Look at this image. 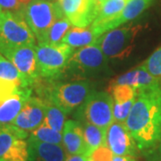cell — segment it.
<instances>
[{
	"instance_id": "cell-1",
	"label": "cell",
	"mask_w": 161,
	"mask_h": 161,
	"mask_svg": "<svg viewBox=\"0 0 161 161\" xmlns=\"http://www.w3.org/2000/svg\"><path fill=\"white\" fill-rule=\"evenodd\" d=\"M139 150L146 151L161 142V81L138 89L125 121Z\"/></svg>"
},
{
	"instance_id": "cell-2",
	"label": "cell",
	"mask_w": 161,
	"mask_h": 161,
	"mask_svg": "<svg viewBox=\"0 0 161 161\" xmlns=\"http://www.w3.org/2000/svg\"><path fill=\"white\" fill-rule=\"evenodd\" d=\"M22 13L39 43L45 42L50 27L64 16L59 3L48 0H32L23 6Z\"/></svg>"
},
{
	"instance_id": "cell-3",
	"label": "cell",
	"mask_w": 161,
	"mask_h": 161,
	"mask_svg": "<svg viewBox=\"0 0 161 161\" xmlns=\"http://www.w3.org/2000/svg\"><path fill=\"white\" fill-rule=\"evenodd\" d=\"M40 77L56 79L66 69L75 48L60 42L58 44L39 43L35 47Z\"/></svg>"
},
{
	"instance_id": "cell-4",
	"label": "cell",
	"mask_w": 161,
	"mask_h": 161,
	"mask_svg": "<svg viewBox=\"0 0 161 161\" xmlns=\"http://www.w3.org/2000/svg\"><path fill=\"white\" fill-rule=\"evenodd\" d=\"M142 29V26L138 24L117 27L100 35L95 43L107 58L123 59L131 54L135 38Z\"/></svg>"
},
{
	"instance_id": "cell-5",
	"label": "cell",
	"mask_w": 161,
	"mask_h": 161,
	"mask_svg": "<svg viewBox=\"0 0 161 161\" xmlns=\"http://www.w3.org/2000/svg\"><path fill=\"white\" fill-rule=\"evenodd\" d=\"M91 91V83L85 80L58 83L46 90V100L56 104L67 114L84 103Z\"/></svg>"
},
{
	"instance_id": "cell-6",
	"label": "cell",
	"mask_w": 161,
	"mask_h": 161,
	"mask_svg": "<svg viewBox=\"0 0 161 161\" xmlns=\"http://www.w3.org/2000/svg\"><path fill=\"white\" fill-rule=\"evenodd\" d=\"M113 106L114 101L110 94L105 92H92L80 108V118L107 130L114 122Z\"/></svg>"
},
{
	"instance_id": "cell-7",
	"label": "cell",
	"mask_w": 161,
	"mask_h": 161,
	"mask_svg": "<svg viewBox=\"0 0 161 161\" xmlns=\"http://www.w3.org/2000/svg\"><path fill=\"white\" fill-rule=\"evenodd\" d=\"M0 42L12 46H35V35L19 12H4L0 28Z\"/></svg>"
},
{
	"instance_id": "cell-8",
	"label": "cell",
	"mask_w": 161,
	"mask_h": 161,
	"mask_svg": "<svg viewBox=\"0 0 161 161\" xmlns=\"http://www.w3.org/2000/svg\"><path fill=\"white\" fill-rule=\"evenodd\" d=\"M35 47L12 46L0 42V53L14 64L29 87L40 77Z\"/></svg>"
},
{
	"instance_id": "cell-9",
	"label": "cell",
	"mask_w": 161,
	"mask_h": 161,
	"mask_svg": "<svg viewBox=\"0 0 161 161\" xmlns=\"http://www.w3.org/2000/svg\"><path fill=\"white\" fill-rule=\"evenodd\" d=\"M107 57L95 42L73 53L66 69L78 75H92L107 68Z\"/></svg>"
},
{
	"instance_id": "cell-10",
	"label": "cell",
	"mask_w": 161,
	"mask_h": 161,
	"mask_svg": "<svg viewBox=\"0 0 161 161\" xmlns=\"http://www.w3.org/2000/svg\"><path fill=\"white\" fill-rule=\"evenodd\" d=\"M106 146L115 156L138 155V146L125 123L114 121L106 132Z\"/></svg>"
},
{
	"instance_id": "cell-11",
	"label": "cell",
	"mask_w": 161,
	"mask_h": 161,
	"mask_svg": "<svg viewBox=\"0 0 161 161\" xmlns=\"http://www.w3.org/2000/svg\"><path fill=\"white\" fill-rule=\"evenodd\" d=\"M64 16L75 27L91 26L98 15L94 0H58Z\"/></svg>"
},
{
	"instance_id": "cell-12",
	"label": "cell",
	"mask_w": 161,
	"mask_h": 161,
	"mask_svg": "<svg viewBox=\"0 0 161 161\" xmlns=\"http://www.w3.org/2000/svg\"><path fill=\"white\" fill-rule=\"evenodd\" d=\"M47 105L44 99L31 97L10 125L26 132H31L45 120Z\"/></svg>"
},
{
	"instance_id": "cell-13",
	"label": "cell",
	"mask_w": 161,
	"mask_h": 161,
	"mask_svg": "<svg viewBox=\"0 0 161 161\" xmlns=\"http://www.w3.org/2000/svg\"><path fill=\"white\" fill-rule=\"evenodd\" d=\"M63 146L68 155H84L89 158L82 127L78 121L65 122L63 130Z\"/></svg>"
},
{
	"instance_id": "cell-14",
	"label": "cell",
	"mask_w": 161,
	"mask_h": 161,
	"mask_svg": "<svg viewBox=\"0 0 161 161\" xmlns=\"http://www.w3.org/2000/svg\"><path fill=\"white\" fill-rule=\"evenodd\" d=\"M30 161H65L67 153L62 144L28 140Z\"/></svg>"
},
{
	"instance_id": "cell-15",
	"label": "cell",
	"mask_w": 161,
	"mask_h": 161,
	"mask_svg": "<svg viewBox=\"0 0 161 161\" xmlns=\"http://www.w3.org/2000/svg\"><path fill=\"white\" fill-rule=\"evenodd\" d=\"M31 97V90L30 88H23L16 94L0 102V125H10Z\"/></svg>"
},
{
	"instance_id": "cell-16",
	"label": "cell",
	"mask_w": 161,
	"mask_h": 161,
	"mask_svg": "<svg viewBox=\"0 0 161 161\" xmlns=\"http://www.w3.org/2000/svg\"><path fill=\"white\" fill-rule=\"evenodd\" d=\"M152 2L153 0H128L123 11L113 21L107 23L102 28L101 35L138 17L152 4Z\"/></svg>"
},
{
	"instance_id": "cell-17",
	"label": "cell",
	"mask_w": 161,
	"mask_h": 161,
	"mask_svg": "<svg viewBox=\"0 0 161 161\" xmlns=\"http://www.w3.org/2000/svg\"><path fill=\"white\" fill-rule=\"evenodd\" d=\"M160 81L161 78L156 77L150 74L141 64L136 69L129 71L123 75L118 76L115 80H112L110 84L128 85V86L134 87L136 89H141V88L154 85Z\"/></svg>"
},
{
	"instance_id": "cell-18",
	"label": "cell",
	"mask_w": 161,
	"mask_h": 161,
	"mask_svg": "<svg viewBox=\"0 0 161 161\" xmlns=\"http://www.w3.org/2000/svg\"><path fill=\"white\" fill-rule=\"evenodd\" d=\"M127 2L128 0H107L104 3L96 19L91 24V28L98 38L101 35L102 28L123 11Z\"/></svg>"
},
{
	"instance_id": "cell-19",
	"label": "cell",
	"mask_w": 161,
	"mask_h": 161,
	"mask_svg": "<svg viewBox=\"0 0 161 161\" xmlns=\"http://www.w3.org/2000/svg\"><path fill=\"white\" fill-rule=\"evenodd\" d=\"M98 39V37L94 34L91 26L85 28L75 27L71 28L68 32L63 38L61 42L69 45L72 47H82L88 45L93 44Z\"/></svg>"
},
{
	"instance_id": "cell-20",
	"label": "cell",
	"mask_w": 161,
	"mask_h": 161,
	"mask_svg": "<svg viewBox=\"0 0 161 161\" xmlns=\"http://www.w3.org/2000/svg\"><path fill=\"white\" fill-rule=\"evenodd\" d=\"M82 127L83 137L86 143L89 156L92 151L100 146H106V132L107 130L96 126L92 124L82 121L80 124Z\"/></svg>"
},
{
	"instance_id": "cell-21",
	"label": "cell",
	"mask_w": 161,
	"mask_h": 161,
	"mask_svg": "<svg viewBox=\"0 0 161 161\" xmlns=\"http://www.w3.org/2000/svg\"><path fill=\"white\" fill-rule=\"evenodd\" d=\"M29 133L12 125H0V158H2L17 139H26Z\"/></svg>"
},
{
	"instance_id": "cell-22",
	"label": "cell",
	"mask_w": 161,
	"mask_h": 161,
	"mask_svg": "<svg viewBox=\"0 0 161 161\" xmlns=\"http://www.w3.org/2000/svg\"><path fill=\"white\" fill-rule=\"evenodd\" d=\"M44 100L47 105L46 116H45L44 123L47 125L51 127L52 129L62 133L64 124H65L64 121H65L66 113L51 101L46 100V99Z\"/></svg>"
},
{
	"instance_id": "cell-23",
	"label": "cell",
	"mask_w": 161,
	"mask_h": 161,
	"mask_svg": "<svg viewBox=\"0 0 161 161\" xmlns=\"http://www.w3.org/2000/svg\"><path fill=\"white\" fill-rule=\"evenodd\" d=\"M0 78L14 81L21 88H29L22 74L14 64L0 53Z\"/></svg>"
},
{
	"instance_id": "cell-24",
	"label": "cell",
	"mask_w": 161,
	"mask_h": 161,
	"mask_svg": "<svg viewBox=\"0 0 161 161\" xmlns=\"http://www.w3.org/2000/svg\"><path fill=\"white\" fill-rule=\"evenodd\" d=\"M29 139L43 142H47V143L63 145L62 133L47 125L44 122L37 129H35L34 131L31 132Z\"/></svg>"
},
{
	"instance_id": "cell-25",
	"label": "cell",
	"mask_w": 161,
	"mask_h": 161,
	"mask_svg": "<svg viewBox=\"0 0 161 161\" xmlns=\"http://www.w3.org/2000/svg\"><path fill=\"white\" fill-rule=\"evenodd\" d=\"M72 26H73L72 23H70L69 20L65 16L58 19L50 27V29L48 30L46 40L44 43H49V44L60 43L64 37L68 32V31L72 28Z\"/></svg>"
},
{
	"instance_id": "cell-26",
	"label": "cell",
	"mask_w": 161,
	"mask_h": 161,
	"mask_svg": "<svg viewBox=\"0 0 161 161\" xmlns=\"http://www.w3.org/2000/svg\"><path fill=\"white\" fill-rule=\"evenodd\" d=\"M108 92H110V95L113 98L114 103L125 104L136 99L138 94V89L128 85L110 84Z\"/></svg>"
},
{
	"instance_id": "cell-27",
	"label": "cell",
	"mask_w": 161,
	"mask_h": 161,
	"mask_svg": "<svg viewBox=\"0 0 161 161\" xmlns=\"http://www.w3.org/2000/svg\"><path fill=\"white\" fill-rule=\"evenodd\" d=\"M2 158L6 161H30L28 142L24 139H17Z\"/></svg>"
},
{
	"instance_id": "cell-28",
	"label": "cell",
	"mask_w": 161,
	"mask_h": 161,
	"mask_svg": "<svg viewBox=\"0 0 161 161\" xmlns=\"http://www.w3.org/2000/svg\"><path fill=\"white\" fill-rule=\"evenodd\" d=\"M142 65L150 74L161 78V47L153 52Z\"/></svg>"
},
{
	"instance_id": "cell-29",
	"label": "cell",
	"mask_w": 161,
	"mask_h": 161,
	"mask_svg": "<svg viewBox=\"0 0 161 161\" xmlns=\"http://www.w3.org/2000/svg\"><path fill=\"white\" fill-rule=\"evenodd\" d=\"M21 87L14 81L4 80L0 78V102L12 97L21 91Z\"/></svg>"
},
{
	"instance_id": "cell-30",
	"label": "cell",
	"mask_w": 161,
	"mask_h": 161,
	"mask_svg": "<svg viewBox=\"0 0 161 161\" xmlns=\"http://www.w3.org/2000/svg\"><path fill=\"white\" fill-rule=\"evenodd\" d=\"M133 101H129L125 104L114 103L113 106V115H114V121L119 122V123H125L128 115L131 112L133 103Z\"/></svg>"
},
{
	"instance_id": "cell-31",
	"label": "cell",
	"mask_w": 161,
	"mask_h": 161,
	"mask_svg": "<svg viewBox=\"0 0 161 161\" xmlns=\"http://www.w3.org/2000/svg\"><path fill=\"white\" fill-rule=\"evenodd\" d=\"M114 154L107 146H100L94 150L89 156L90 161H112Z\"/></svg>"
},
{
	"instance_id": "cell-32",
	"label": "cell",
	"mask_w": 161,
	"mask_h": 161,
	"mask_svg": "<svg viewBox=\"0 0 161 161\" xmlns=\"http://www.w3.org/2000/svg\"><path fill=\"white\" fill-rule=\"evenodd\" d=\"M0 7L4 12H19L23 6L19 0H0Z\"/></svg>"
},
{
	"instance_id": "cell-33",
	"label": "cell",
	"mask_w": 161,
	"mask_h": 161,
	"mask_svg": "<svg viewBox=\"0 0 161 161\" xmlns=\"http://www.w3.org/2000/svg\"><path fill=\"white\" fill-rule=\"evenodd\" d=\"M143 153L145 161H161V142Z\"/></svg>"
},
{
	"instance_id": "cell-34",
	"label": "cell",
	"mask_w": 161,
	"mask_h": 161,
	"mask_svg": "<svg viewBox=\"0 0 161 161\" xmlns=\"http://www.w3.org/2000/svg\"><path fill=\"white\" fill-rule=\"evenodd\" d=\"M88 157L84 155H67L65 161H88Z\"/></svg>"
},
{
	"instance_id": "cell-35",
	"label": "cell",
	"mask_w": 161,
	"mask_h": 161,
	"mask_svg": "<svg viewBox=\"0 0 161 161\" xmlns=\"http://www.w3.org/2000/svg\"><path fill=\"white\" fill-rule=\"evenodd\" d=\"M112 161H136L135 157L132 156H114Z\"/></svg>"
},
{
	"instance_id": "cell-36",
	"label": "cell",
	"mask_w": 161,
	"mask_h": 161,
	"mask_svg": "<svg viewBox=\"0 0 161 161\" xmlns=\"http://www.w3.org/2000/svg\"><path fill=\"white\" fill-rule=\"evenodd\" d=\"M107 0H94V5H95V7L97 9V11L99 12V9L101 8V6H103V4L106 2Z\"/></svg>"
},
{
	"instance_id": "cell-37",
	"label": "cell",
	"mask_w": 161,
	"mask_h": 161,
	"mask_svg": "<svg viewBox=\"0 0 161 161\" xmlns=\"http://www.w3.org/2000/svg\"><path fill=\"white\" fill-rule=\"evenodd\" d=\"M32 0H19V2L23 5V6H27L29 3H31Z\"/></svg>"
},
{
	"instance_id": "cell-38",
	"label": "cell",
	"mask_w": 161,
	"mask_h": 161,
	"mask_svg": "<svg viewBox=\"0 0 161 161\" xmlns=\"http://www.w3.org/2000/svg\"><path fill=\"white\" fill-rule=\"evenodd\" d=\"M3 17H4V11H3V10L1 9V7H0V28H1V24H2Z\"/></svg>"
},
{
	"instance_id": "cell-39",
	"label": "cell",
	"mask_w": 161,
	"mask_h": 161,
	"mask_svg": "<svg viewBox=\"0 0 161 161\" xmlns=\"http://www.w3.org/2000/svg\"><path fill=\"white\" fill-rule=\"evenodd\" d=\"M0 161H6V160H5V159H3V158H0Z\"/></svg>"
},
{
	"instance_id": "cell-40",
	"label": "cell",
	"mask_w": 161,
	"mask_h": 161,
	"mask_svg": "<svg viewBox=\"0 0 161 161\" xmlns=\"http://www.w3.org/2000/svg\"><path fill=\"white\" fill-rule=\"evenodd\" d=\"M88 161H90V160H88Z\"/></svg>"
}]
</instances>
